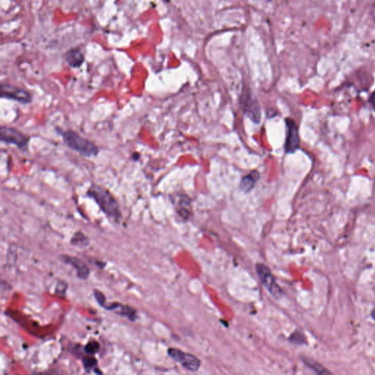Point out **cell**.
I'll return each instance as SVG.
<instances>
[{"instance_id":"6da1fadb","label":"cell","mask_w":375,"mask_h":375,"mask_svg":"<svg viewBox=\"0 0 375 375\" xmlns=\"http://www.w3.org/2000/svg\"><path fill=\"white\" fill-rule=\"evenodd\" d=\"M87 196L93 199L100 209L108 216L115 221H119L122 217L120 206L115 196L109 189L102 185L92 184L87 192Z\"/></svg>"},{"instance_id":"7a4b0ae2","label":"cell","mask_w":375,"mask_h":375,"mask_svg":"<svg viewBox=\"0 0 375 375\" xmlns=\"http://www.w3.org/2000/svg\"><path fill=\"white\" fill-rule=\"evenodd\" d=\"M63 142L67 147L73 149L84 157H96L99 148L89 139L84 138L73 130H67L60 133Z\"/></svg>"},{"instance_id":"3957f363","label":"cell","mask_w":375,"mask_h":375,"mask_svg":"<svg viewBox=\"0 0 375 375\" xmlns=\"http://www.w3.org/2000/svg\"><path fill=\"white\" fill-rule=\"evenodd\" d=\"M256 271L261 282L272 297L276 300H279L284 295V292L281 287L277 284L276 278L272 274L271 269L262 263L256 265Z\"/></svg>"},{"instance_id":"277c9868","label":"cell","mask_w":375,"mask_h":375,"mask_svg":"<svg viewBox=\"0 0 375 375\" xmlns=\"http://www.w3.org/2000/svg\"><path fill=\"white\" fill-rule=\"evenodd\" d=\"M1 142L8 144H13L22 151H27L29 147L28 137L18 129L13 127L3 125L0 128Z\"/></svg>"},{"instance_id":"5b68a950","label":"cell","mask_w":375,"mask_h":375,"mask_svg":"<svg viewBox=\"0 0 375 375\" xmlns=\"http://www.w3.org/2000/svg\"><path fill=\"white\" fill-rule=\"evenodd\" d=\"M168 356L176 362L180 363L187 370L196 372L201 366V361L195 355L184 352L176 348H170L167 351Z\"/></svg>"},{"instance_id":"8992f818","label":"cell","mask_w":375,"mask_h":375,"mask_svg":"<svg viewBox=\"0 0 375 375\" xmlns=\"http://www.w3.org/2000/svg\"><path fill=\"white\" fill-rule=\"evenodd\" d=\"M1 98L16 101L22 104H29L32 102V96L25 89L3 84L1 85Z\"/></svg>"},{"instance_id":"52a82bcc","label":"cell","mask_w":375,"mask_h":375,"mask_svg":"<svg viewBox=\"0 0 375 375\" xmlns=\"http://www.w3.org/2000/svg\"><path fill=\"white\" fill-rule=\"evenodd\" d=\"M287 139L285 144V152L294 153L300 147V136L298 126L295 120L291 118L286 119Z\"/></svg>"},{"instance_id":"ba28073f","label":"cell","mask_w":375,"mask_h":375,"mask_svg":"<svg viewBox=\"0 0 375 375\" xmlns=\"http://www.w3.org/2000/svg\"><path fill=\"white\" fill-rule=\"evenodd\" d=\"M240 104L242 111L250 118L252 121L259 123L261 120V111L257 99L253 98L252 94H242Z\"/></svg>"},{"instance_id":"9c48e42d","label":"cell","mask_w":375,"mask_h":375,"mask_svg":"<svg viewBox=\"0 0 375 375\" xmlns=\"http://www.w3.org/2000/svg\"><path fill=\"white\" fill-rule=\"evenodd\" d=\"M60 259L65 264L70 265L77 271V276L81 279H87L89 276V269L87 265L77 257L71 256L63 255Z\"/></svg>"},{"instance_id":"30bf717a","label":"cell","mask_w":375,"mask_h":375,"mask_svg":"<svg viewBox=\"0 0 375 375\" xmlns=\"http://www.w3.org/2000/svg\"><path fill=\"white\" fill-rule=\"evenodd\" d=\"M175 209L180 217L189 220L192 215V201L187 195H178L175 202Z\"/></svg>"},{"instance_id":"8fae6325","label":"cell","mask_w":375,"mask_h":375,"mask_svg":"<svg viewBox=\"0 0 375 375\" xmlns=\"http://www.w3.org/2000/svg\"><path fill=\"white\" fill-rule=\"evenodd\" d=\"M259 178V173L257 170L252 172L249 175L242 179L240 184V189L245 193L250 192L255 186V184Z\"/></svg>"},{"instance_id":"7c38bea8","label":"cell","mask_w":375,"mask_h":375,"mask_svg":"<svg viewBox=\"0 0 375 375\" xmlns=\"http://www.w3.org/2000/svg\"><path fill=\"white\" fill-rule=\"evenodd\" d=\"M67 63L73 68H79L84 62V56L78 50H71L65 57Z\"/></svg>"},{"instance_id":"4fadbf2b","label":"cell","mask_w":375,"mask_h":375,"mask_svg":"<svg viewBox=\"0 0 375 375\" xmlns=\"http://www.w3.org/2000/svg\"><path fill=\"white\" fill-rule=\"evenodd\" d=\"M114 311H117V314L120 315L128 317L130 321L134 322L137 319V311L130 306L118 304V306Z\"/></svg>"},{"instance_id":"5bb4252c","label":"cell","mask_w":375,"mask_h":375,"mask_svg":"<svg viewBox=\"0 0 375 375\" xmlns=\"http://www.w3.org/2000/svg\"><path fill=\"white\" fill-rule=\"evenodd\" d=\"M70 243L76 247L84 248L89 245V240L82 232H77L70 239Z\"/></svg>"},{"instance_id":"9a60e30c","label":"cell","mask_w":375,"mask_h":375,"mask_svg":"<svg viewBox=\"0 0 375 375\" xmlns=\"http://www.w3.org/2000/svg\"><path fill=\"white\" fill-rule=\"evenodd\" d=\"M304 361L308 367L310 368V369L315 371L317 374H331L329 371L326 370V369H325L323 366L318 364L316 361L309 360V359H304Z\"/></svg>"},{"instance_id":"2e32d148","label":"cell","mask_w":375,"mask_h":375,"mask_svg":"<svg viewBox=\"0 0 375 375\" xmlns=\"http://www.w3.org/2000/svg\"><path fill=\"white\" fill-rule=\"evenodd\" d=\"M82 362H83V365L84 369L86 370H91V369H94L97 366L98 361L96 360V358L93 356L89 355V356H85L82 359Z\"/></svg>"},{"instance_id":"e0dca14e","label":"cell","mask_w":375,"mask_h":375,"mask_svg":"<svg viewBox=\"0 0 375 375\" xmlns=\"http://www.w3.org/2000/svg\"><path fill=\"white\" fill-rule=\"evenodd\" d=\"M100 345L99 342L96 341H91L88 342L84 347V352L88 355H94V354L97 353L98 351L99 350Z\"/></svg>"},{"instance_id":"ac0fdd59","label":"cell","mask_w":375,"mask_h":375,"mask_svg":"<svg viewBox=\"0 0 375 375\" xmlns=\"http://www.w3.org/2000/svg\"><path fill=\"white\" fill-rule=\"evenodd\" d=\"M290 341L294 344L303 345V344H305L306 338L304 333L298 331H295L290 336Z\"/></svg>"},{"instance_id":"d6986e66","label":"cell","mask_w":375,"mask_h":375,"mask_svg":"<svg viewBox=\"0 0 375 375\" xmlns=\"http://www.w3.org/2000/svg\"><path fill=\"white\" fill-rule=\"evenodd\" d=\"M94 296L100 306L104 308L106 306V298L102 292L100 291V290H95Z\"/></svg>"},{"instance_id":"ffe728a7","label":"cell","mask_w":375,"mask_h":375,"mask_svg":"<svg viewBox=\"0 0 375 375\" xmlns=\"http://www.w3.org/2000/svg\"><path fill=\"white\" fill-rule=\"evenodd\" d=\"M67 290L66 284L64 282H58V286L56 288V292L58 294H64Z\"/></svg>"},{"instance_id":"44dd1931","label":"cell","mask_w":375,"mask_h":375,"mask_svg":"<svg viewBox=\"0 0 375 375\" xmlns=\"http://www.w3.org/2000/svg\"><path fill=\"white\" fill-rule=\"evenodd\" d=\"M369 102L375 111V90L371 94L370 97L369 99Z\"/></svg>"},{"instance_id":"7402d4cb","label":"cell","mask_w":375,"mask_h":375,"mask_svg":"<svg viewBox=\"0 0 375 375\" xmlns=\"http://www.w3.org/2000/svg\"><path fill=\"white\" fill-rule=\"evenodd\" d=\"M132 157H133L134 161H137V160L139 159V153H134Z\"/></svg>"},{"instance_id":"603a6c76","label":"cell","mask_w":375,"mask_h":375,"mask_svg":"<svg viewBox=\"0 0 375 375\" xmlns=\"http://www.w3.org/2000/svg\"><path fill=\"white\" fill-rule=\"evenodd\" d=\"M371 316H372V319L375 322V309H373L372 311H371Z\"/></svg>"}]
</instances>
